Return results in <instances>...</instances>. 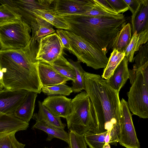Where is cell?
<instances>
[{"label":"cell","mask_w":148,"mask_h":148,"mask_svg":"<svg viewBox=\"0 0 148 148\" xmlns=\"http://www.w3.org/2000/svg\"><path fill=\"white\" fill-rule=\"evenodd\" d=\"M131 84L127 92L129 108L133 114L140 118H148V84L141 72L129 70Z\"/></svg>","instance_id":"obj_7"},{"label":"cell","mask_w":148,"mask_h":148,"mask_svg":"<svg viewBox=\"0 0 148 148\" xmlns=\"http://www.w3.org/2000/svg\"><path fill=\"white\" fill-rule=\"evenodd\" d=\"M132 38L131 26L130 23H128L117 33L112 44L111 49L124 53Z\"/></svg>","instance_id":"obj_23"},{"label":"cell","mask_w":148,"mask_h":148,"mask_svg":"<svg viewBox=\"0 0 148 148\" xmlns=\"http://www.w3.org/2000/svg\"><path fill=\"white\" fill-rule=\"evenodd\" d=\"M61 16L69 26L68 31L84 39L105 55L111 49L118 32L127 22L125 17L116 19L78 15Z\"/></svg>","instance_id":"obj_3"},{"label":"cell","mask_w":148,"mask_h":148,"mask_svg":"<svg viewBox=\"0 0 148 148\" xmlns=\"http://www.w3.org/2000/svg\"><path fill=\"white\" fill-rule=\"evenodd\" d=\"M38 93L29 91L23 102L13 114L17 118L29 123L32 118Z\"/></svg>","instance_id":"obj_18"},{"label":"cell","mask_w":148,"mask_h":148,"mask_svg":"<svg viewBox=\"0 0 148 148\" xmlns=\"http://www.w3.org/2000/svg\"><path fill=\"white\" fill-rule=\"evenodd\" d=\"M63 49L56 33L48 35L40 40L36 59L50 64L62 54Z\"/></svg>","instance_id":"obj_10"},{"label":"cell","mask_w":148,"mask_h":148,"mask_svg":"<svg viewBox=\"0 0 148 148\" xmlns=\"http://www.w3.org/2000/svg\"><path fill=\"white\" fill-rule=\"evenodd\" d=\"M148 40V29L138 34L135 31L133 34L130 42L125 49L124 53L128 62H133L135 52L139 50L143 44Z\"/></svg>","instance_id":"obj_22"},{"label":"cell","mask_w":148,"mask_h":148,"mask_svg":"<svg viewBox=\"0 0 148 148\" xmlns=\"http://www.w3.org/2000/svg\"><path fill=\"white\" fill-rule=\"evenodd\" d=\"M129 7V10L131 12L132 14L137 8L140 0H124Z\"/></svg>","instance_id":"obj_37"},{"label":"cell","mask_w":148,"mask_h":148,"mask_svg":"<svg viewBox=\"0 0 148 148\" xmlns=\"http://www.w3.org/2000/svg\"><path fill=\"white\" fill-rule=\"evenodd\" d=\"M121 118L118 143L126 148H140L127 102L121 101Z\"/></svg>","instance_id":"obj_9"},{"label":"cell","mask_w":148,"mask_h":148,"mask_svg":"<svg viewBox=\"0 0 148 148\" xmlns=\"http://www.w3.org/2000/svg\"><path fill=\"white\" fill-rule=\"evenodd\" d=\"M108 132H100L92 127L84 135L87 144L90 148H104Z\"/></svg>","instance_id":"obj_27"},{"label":"cell","mask_w":148,"mask_h":148,"mask_svg":"<svg viewBox=\"0 0 148 148\" xmlns=\"http://www.w3.org/2000/svg\"><path fill=\"white\" fill-rule=\"evenodd\" d=\"M30 26L21 19L0 24V50L24 48L31 39Z\"/></svg>","instance_id":"obj_6"},{"label":"cell","mask_w":148,"mask_h":148,"mask_svg":"<svg viewBox=\"0 0 148 148\" xmlns=\"http://www.w3.org/2000/svg\"><path fill=\"white\" fill-rule=\"evenodd\" d=\"M38 112L34 114L32 118L36 121L42 122L49 127L58 130H64L66 125L62 122L60 118L53 115L40 101H38Z\"/></svg>","instance_id":"obj_19"},{"label":"cell","mask_w":148,"mask_h":148,"mask_svg":"<svg viewBox=\"0 0 148 148\" xmlns=\"http://www.w3.org/2000/svg\"><path fill=\"white\" fill-rule=\"evenodd\" d=\"M134 58L135 64L132 69L134 72H141L145 81L148 84V43L143 46Z\"/></svg>","instance_id":"obj_24"},{"label":"cell","mask_w":148,"mask_h":148,"mask_svg":"<svg viewBox=\"0 0 148 148\" xmlns=\"http://www.w3.org/2000/svg\"><path fill=\"white\" fill-rule=\"evenodd\" d=\"M53 4L56 13L59 16L80 15L91 10L93 0H56Z\"/></svg>","instance_id":"obj_11"},{"label":"cell","mask_w":148,"mask_h":148,"mask_svg":"<svg viewBox=\"0 0 148 148\" xmlns=\"http://www.w3.org/2000/svg\"><path fill=\"white\" fill-rule=\"evenodd\" d=\"M29 123L21 120L13 113L4 114L0 118V134L26 130Z\"/></svg>","instance_id":"obj_20"},{"label":"cell","mask_w":148,"mask_h":148,"mask_svg":"<svg viewBox=\"0 0 148 148\" xmlns=\"http://www.w3.org/2000/svg\"><path fill=\"white\" fill-rule=\"evenodd\" d=\"M29 91L25 90L0 91V112L4 114L13 113L21 105Z\"/></svg>","instance_id":"obj_12"},{"label":"cell","mask_w":148,"mask_h":148,"mask_svg":"<svg viewBox=\"0 0 148 148\" xmlns=\"http://www.w3.org/2000/svg\"><path fill=\"white\" fill-rule=\"evenodd\" d=\"M4 89L2 85L0 83V91L3 90Z\"/></svg>","instance_id":"obj_38"},{"label":"cell","mask_w":148,"mask_h":148,"mask_svg":"<svg viewBox=\"0 0 148 148\" xmlns=\"http://www.w3.org/2000/svg\"><path fill=\"white\" fill-rule=\"evenodd\" d=\"M72 108L66 118L69 131L84 134L95 125L94 114L89 97L85 91L81 92L72 100Z\"/></svg>","instance_id":"obj_4"},{"label":"cell","mask_w":148,"mask_h":148,"mask_svg":"<svg viewBox=\"0 0 148 148\" xmlns=\"http://www.w3.org/2000/svg\"><path fill=\"white\" fill-rule=\"evenodd\" d=\"M54 0H2L0 3L6 4L21 19L30 26L36 18L33 13L36 10L54 9L51 6Z\"/></svg>","instance_id":"obj_8"},{"label":"cell","mask_w":148,"mask_h":148,"mask_svg":"<svg viewBox=\"0 0 148 148\" xmlns=\"http://www.w3.org/2000/svg\"><path fill=\"white\" fill-rule=\"evenodd\" d=\"M118 13H123L129 10V7L124 0H106Z\"/></svg>","instance_id":"obj_35"},{"label":"cell","mask_w":148,"mask_h":148,"mask_svg":"<svg viewBox=\"0 0 148 148\" xmlns=\"http://www.w3.org/2000/svg\"></svg>","instance_id":"obj_40"},{"label":"cell","mask_w":148,"mask_h":148,"mask_svg":"<svg viewBox=\"0 0 148 148\" xmlns=\"http://www.w3.org/2000/svg\"><path fill=\"white\" fill-rule=\"evenodd\" d=\"M56 33L60 39L64 48H65L71 53L72 49L69 41L64 32V30L57 29Z\"/></svg>","instance_id":"obj_36"},{"label":"cell","mask_w":148,"mask_h":148,"mask_svg":"<svg viewBox=\"0 0 148 148\" xmlns=\"http://www.w3.org/2000/svg\"><path fill=\"white\" fill-rule=\"evenodd\" d=\"M94 5L90 10L81 15L103 17L121 19L125 18L123 14L117 13L106 0H93Z\"/></svg>","instance_id":"obj_17"},{"label":"cell","mask_w":148,"mask_h":148,"mask_svg":"<svg viewBox=\"0 0 148 148\" xmlns=\"http://www.w3.org/2000/svg\"><path fill=\"white\" fill-rule=\"evenodd\" d=\"M39 42L31 37L24 48L0 50V68L4 89L41 92L42 85L38 72V60L36 59Z\"/></svg>","instance_id":"obj_1"},{"label":"cell","mask_w":148,"mask_h":148,"mask_svg":"<svg viewBox=\"0 0 148 148\" xmlns=\"http://www.w3.org/2000/svg\"><path fill=\"white\" fill-rule=\"evenodd\" d=\"M39 77L42 85L51 86L65 84L71 80L54 69L49 64L39 61L38 64Z\"/></svg>","instance_id":"obj_14"},{"label":"cell","mask_w":148,"mask_h":148,"mask_svg":"<svg viewBox=\"0 0 148 148\" xmlns=\"http://www.w3.org/2000/svg\"><path fill=\"white\" fill-rule=\"evenodd\" d=\"M34 15L42 18L56 28L68 30L70 27L64 19L58 15L54 9L36 10L33 12Z\"/></svg>","instance_id":"obj_21"},{"label":"cell","mask_w":148,"mask_h":148,"mask_svg":"<svg viewBox=\"0 0 148 148\" xmlns=\"http://www.w3.org/2000/svg\"><path fill=\"white\" fill-rule=\"evenodd\" d=\"M84 83L93 109V127L100 132H110V144L116 145L121 118L119 92L99 75L86 72Z\"/></svg>","instance_id":"obj_2"},{"label":"cell","mask_w":148,"mask_h":148,"mask_svg":"<svg viewBox=\"0 0 148 148\" xmlns=\"http://www.w3.org/2000/svg\"><path fill=\"white\" fill-rule=\"evenodd\" d=\"M35 124L33 126V129H37L44 131L47 134V140L51 141L54 138L62 140L68 144L69 142V133L64 130H58L49 127L41 121H36Z\"/></svg>","instance_id":"obj_28"},{"label":"cell","mask_w":148,"mask_h":148,"mask_svg":"<svg viewBox=\"0 0 148 148\" xmlns=\"http://www.w3.org/2000/svg\"><path fill=\"white\" fill-rule=\"evenodd\" d=\"M128 64V61L125 56L112 75L106 80L109 85L119 92L129 78Z\"/></svg>","instance_id":"obj_16"},{"label":"cell","mask_w":148,"mask_h":148,"mask_svg":"<svg viewBox=\"0 0 148 148\" xmlns=\"http://www.w3.org/2000/svg\"><path fill=\"white\" fill-rule=\"evenodd\" d=\"M72 100L63 95L48 96L42 104L54 116L66 119L71 112Z\"/></svg>","instance_id":"obj_13"},{"label":"cell","mask_w":148,"mask_h":148,"mask_svg":"<svg viewBox=\"0 0 148 148\" xmlns=\"http://www.w3.org/2000/svg\"><path fill=\"white\" fill-rule=\"evenodd\" d=\"M74 68L76 73V79L74 82H72L71 87L73 92L74 93L81 92L84 90V77L86 72L83 69L80 62H75L71 59L69 61Z\"/></svg>","instance_id":"obj_30"},{"label":"cell","mask_w":148,"mask_h":148,"mask_svg":"<svg viewBox=\"0 0 148 148\" xmlns=\"http://www.w3.org/2000/svg\"><path fill=\"white\" fill-rule=\"evenodd\" d=\"M53 26L45 20L36 17L35 21L32 22L30 27L32 31V38L40 40L45 36L55 32Z\"/></svg>","instance_id":"obj_25"},{"label":"cell","mask_w":148,"mask_h":148,"mask_svg":"<svg viewBox=\"0 0 148 148\" xmlns=\"http://www.w3.org/2000/svg\"><path fill=\"white\" fill-rule=\"evenodd\" d=\"M69 138L68 144L69 148H87L84 135L78 134L72 131H69Z\"/></svg>","instance_id":"obj_34"},{"label":"cell","mask_w":148,"mask_h":148,"mask_svg":"<svg viewBox=\"0 0 148 148\" xmlns=\"http://www.w3.org/2000/svg\"><path fill=\"white\" fill-rule=\"evenodd\" d=\"M13 131L0 134V148H24L25 145L19 142Z\"/></svg>","instance_id":"obj_32"},{"label":"cell","mask_w":148,"mask_h":148,"mask_svg":"<svg viewBox=\"0 0 148 148\" xmlns=\"http://www.w3.org/2000/svg\"><path fill=\"white\" fill-rule=\"evenodd\" d=\"M64 32L70 43L72 53L78 61L95 69L105 68L109 58L100 50L81 37L68 30Z\"/></svg>","instance_id":"obj_5"},{"label":"cell","mask_w":148,"mask_h":148,"mask_svg":"<svg viewBox=\"0 0 148 148\" xmlns=\"http://www.w3.org/2000/svg\"><path fill=\"white\" fill-rule=\"evenodd\" d=\"M148 0H140L139 4L131 16L132 32L138 34L148 29Z\"/></svg>","instance_id":"obj_15"},{"label":"cell","mask_w":148,"mask_h":148,"mask_svg":"<svg viewBox=\"0 0 148 148\" xmlns=\"http://www.w3.org/2000/svg\"><path fill=\"white\" fill-rule=\"evenodd\" d=\"M65 148H69V147H65Z\"/></svg>","instance_id":"obj_39"},{"label":"cell","mask_w":148,"mask_h":148,"mask_svg":"<svg viewBox=\"0 0 148 148\" xmlns=\"http://www.w3.org/2000/svg\"><path fill=\"white\" fill-rule=\"evenodd\" d=\"M41 91L48 96H69L73 92L71 87L65 84H60L51 86L42 85Z\"/></svg>","instance_id":"obj_31"},{"label":"cell","mask_w":148,"mask_h":148,"mask_svg":"<svg viewBox=\"0 0 148 148\" xmlns=\"http://www.w3.org/2000/svg\"><path fill=\"white\" fill-rule=\"evenodd\" d=\"M21 17L10 8L6 4L0 5V24L16 19Z\"/></svg>","instance_id":"obj_33"},{"label":"cell","mask_w":148,"mask_h":148,"mask_svg":"<svg viewBox=\"0 0 148 148\" xmlns=\"http://www.w3.org/2000/svg\"><path fill=\"white\" fill-rule=\"evenodd\" d=\"M57 72L63 76L75 81L76 73L71 64L62 54L57 59L49 64Z\"/></svg>","instance_id":"obj_26"},{"label":"cell","mask_w":148,"mask_h":148,"mask_svg":"<svg viewBox=\"0 0 148 148\" xmlns=\"http://www.w3.org/2000/svg\"><path fill=\"white\" fill-rule=\"evenodd\" d=\"M125 56L124 53H120L116 49L113 50L101 77L106 80L109 78Z\"/></svg>","instance_id":"obj_29"}]
</instances>
